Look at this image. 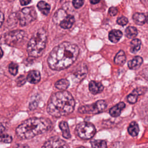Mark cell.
<instances>
[{
    "label": "cell",
    "mask_w": 148,
    "mask_h": 148,
    "mask_svg": "<svg viewBox=\"0 0 148 148\" xmlns=\"http://www.w3.org/2000/svg\"><path fill=\"white\" fill-rule=\"evenodd\" d=\"M79 53L78 46L64 42L54 47L47 58L49 67L55 71H61L70 66L77 59Z\"/></svg>",
    "instance_id": "obj_1"
},
{
    "label": "cell",
    "mask_w": 148,
    "mask_h": 148,
    "mask_svg": "<svg viewBox=\"0 0 148 148\" xmlns=\"http://www.w3.org/2000/svg\"><path fill=\"white\" fill-rule=\"evenodd\" d=\"M75 106V101L72 94L66 90L60 91L50 97L47 106V112L53 117H60L71 113Z\"/></svg>",
    "instance_id": "obj_2"
},
{
    "label": "cell",
    "mask_w": 148,
    "mask_h": 148,
    "mask_svg": "<svg viewBox=\"0 0 148 148\" xmlns=\"http://www.w3.org/2000/svg\"><path fill=\"white\" fill-rule=\"evenodd\" d=\"M52 126L51 121L48 119L32 117L23 121L16 128V134L22 139H29L49 131Z\"/></svg>",
    "instance_id": "obj_3"
},
{
    "label": "cell",
    "mask_w": 148,
    "mask_h": 148,
    "mask_svg": "<svg viewBox=\"0 0 148 148\" xmlns=\"http://www.w3.org/2000/svg\"><path fill=\"white\" fill-rule=\"evenodd\" d=\"M47 32L43 28L38 29L32 36L27 47L29 57L37 58L40 57L46 47Z\"/></svg>",
    "instance_id": "obj_4"
},
{
    "label": "cell",
    "mask_w": 148,
    "mask_h": 148,
    "mask_svg": "<svg viewBox=\"0 0 148 148\" xmlns=\"http://www.w3.org/2000/svg\"><path fill=\"white\" fill-rule=\"evenodd\" d=\"M76 131L77 135L82 139H90L96 133V128L91 123L83 121L76 125Z\"/></svg>",
    "instance_id": "obj_5"
},
{
    "label": "cell",
    "mask_w": 148,
    "mask_h": 148,
    "mask_svg": "<svg viewBox=\"0 0 148 148\" xmlns=\"http://www.w3.org/2000/svg\"><path fill=\"white\" fill-rule=\"evenodd\" d=\"M107 106L105 100H98L91 105H86L80 106L78 112L82 114H98L103 112Z\"/></svg>",
    "instance_id": "obj_6"
},
{
    "label": "cell",
    "mask_w": 148,
    "mask_h": 148,
    "mask_svg": "<svg viewBox=\"0 0 148 148\" xmlns=\"http://www.w3.org/2000/svg\"><path fill=\"white\" fill-rule=\"evenodd\" d=\"M20 24L25 26L36 18V13L32 7H27L22 9L17 14Z\"/></svg>",
    "instance_id": "obj_7"
},
{
    "label": "cell",
    "mask_w": 148,
    "mask_h": 148,
    "mask_svg": "<svg viewBox=\"0 0 148 148\" xmlns=\"http://www.w3.org/2000/svg\"><path fill=\"white\" fill-rule=\"evenodd\" d=\"M25 36V34L24 31L16 29L6 34L4 36V40L8 45L16 46L24 39Z\"/></svg>",
    "instance_id": "obj_8"
},
{
    "label": "cell",
    "mask_w": 148,
    "mask_h": 148,
    "mask_svg": "<svg viewBox=\"0 0 148 148\" xmlns=\"http://www.w3.org/2000/svg\"><path fill=\"white\" fill-rule=\"evenodd\" d=\"M66 142L57 136H53L48 139L41 148H65Z\"/></svg>",
    "instance_id": "obj_9"
},
{
    "label": "cell",
    "mask_w": 148,
    "mask_h": 148,
    "mask_svg": "<svg viewBox=\"0 0 148 148\" xmlns=\"http://www.w3.org/2000/svg\"><path fill=\"white\" fill-rule=\"evenodd\" d=\"M88 88L91 94L96 95L101 93L103 91L104 87L101 82L91 80L88 84Z\"/></svg>",
    "instance_id": "obj_10"
},
{
    "label": "cell",
    "mask_w": 148,
    "mask_h": 148,
    "mask_svg": "<svg viewBox=\"0 0 148 148\" xmlns=\"http://www.w3.org/2000/svg\"><path fill=\"white\" fill-rule=\"evenodd\" d=\"M125 107V104L123 102L118 103L109 109V114L113 117H117L121 114L122 110Z\"/></svg>",
    "instance_id": "obj_11"
},
{
    "label": "cell",
    "mask_w": 148,
    "mask_h": 148,
    "mask_svg": "<svg viewBox=\"0 0 148 148\" xmlns=\"http://www.w3.org/2000/svg\"><path fill=\"white\" fill-rule=\"evenodd\" d=\"M27 81L31 84H37L40 80V74L38 71H30L27 76Z\"/></svg>",
    "instance_id": "obj_12"
},
{
    "label": "cell",
    "mask_w": 148,
    "mask_h": 148,
    "mask_svg": "<svg viewBox=\"0 0 148 148\" xmlns=\"http://www.w3.org/2000/svg\"><path fill=\"white\" fill-rule=\"evenodd\" d=\"M143 63V58L140 56H135L128 62V66L130 69L135 70L138 69Z\"/></svg>",
    "instance_id": "obj_13"
},
{
    "label": "cell",
    "mask_w": 148,
    "mask_h": 148,
    "mask_svg": "<svg viewBox=\"0 0 148 148\" xmlns=\"http://www.w3.org/2000/svg\"><path fill=\"white\" fill-rule=\"evenodd\" d=\"M59 128L62 131V136L65 139H69L71 136L68 124L65 121H61L59 123Z\"/></svg>",
    "instance_id": "obj_14"
},
{
    "label": "cell",
    "mask_w": 148,
    "mask_h": 148,
    "mask_svg": "<svg viewBox=\"0 0 148 148\" xmlns=\"http://www.w3.org/2000/svg\"><path fill=\"white\" fill-rule=\"evenodd\" d=\"M75 21L74 17L72 15H67L60 23V25L64 29H69L73 24Z\"/></svg>",
    "instance_id": "obj_15"
},
{
    "label": "cell",
    "mask_w": 148,
    "mask_h": 148,
    "mask_svg": "<svg viewBox=\"0 0 148 148\" xmlns=\"http://www.w3.org/2000/svg\"><path fill=\"white\" fill-rule=\"evenodd\" d=\"M123 33L118 29H113L109 33V39L113 43L117 42L122 37Z\"/></svg>",
    "instance_id": "obj_16"
},
{
    "label": "cell",
    "mask_w": 148,
    "mask_h": 148,
    "mask_svg": "<svg viewBox=\"0 0 148 148\" xmlns=\"http://www.w3.org/2000/svg\"><path fill=\"white\" fill-rule=\"evenodd\" d=\"M126 61V56L123 50H120L115 56L114 62L116 64L119 65H123Z\"/></svg>",
    "instance_id": "obj_17"
},
{
    "label": "cell",
    "mask_w": 148,
    "mask_h": 148,
    "mask_svg": "<svg viewBox=\"0 0 148 148\" xmlns=\"http://www.w3.org/2000/svg\"><path fill=\"white\" fill-rule=\"evenodd\" d=\"M128 132L129 134L133 136H136L139 132V128L138 123L136 121H132L128 127Z\"/></svg>",
    "instance_id": "obj_18"
},
{
    "label": "cell",
    "mask_w": 148,
    "mask_h": 148,
    "mask_svg": "<svg viewBox=\"0 0 148 148\" xmlns=\"http://www.w3.org/2000/svg\"><path fill=\"white\" fill-rule=\"evenodd\" d=\"M132 18L134 21L138 25H143L146 22V16L143 13H135L133 15Z\"/></svg>",
    "instance_id": "obj_19"
},
{
    "label": "cell",
    "mask_w": 148,
    "mask_h": 148,
    "mask_svg": "<svg viewBox=\"0 0 148 148\" xmlns=\"http://www.w3.org/2000/svg\"><path fill=\"white\" fill-rule=\"evenodd\" d=\"M37 7L44 15H47L50 12V6L45 1H39L37 4Z\"/></svg>",
    "instance_id": "obj_20"
},
{
    "label": "cell",
    "mask_w": 148,
    "mask_h": 148,
    "mask_svg": "<svg viewBox=\"0 0 148 148\" xmlns=\"http://www.w3.org/2000/svg\"><path fill=\"white\" fill-rule=\"evenodd\" d=\"M54 85L56 88L60 90H66L69 86V82L66 79H61L57 81Z\"/></svg>",
    "instance_id": "obj_21"
},
{
    "label": "cell",
    "mask_w": 148,
    "mask_h": 148,
    "mask_svg": "<svg viewBox=\"0 0 148 148\" xmlns=\"http://www.w3.org/2000/svg\"><path fill=\"white\" fill-rule=\"evenodd\" d=\"M65 12L63 9H59L56 13H55L53 17V21L55 23L58 24L65 18V17L67 16L65 14Z\"/></svg>",
    "instance_id": "obj_22"
},
{
    "label": "cell",
    "mask_w": 148,
    "mask_h": 148,
    "mask_svg": "<svg viewBox=\"0 0 148 148\" xmlns=\"http://www.w3.org/2000/svg\"><path fill=\"white\" fill-rule=\"evenodd\" d=\"M140 46L141 41L139 39H134L130 43V51L132 53H136L140 50Z\"/></svg>",
    "instance_id": "obj_23"
},
{
    "label": "cell",
    "mask_w": 148,
    "mask_h": 148,
    "mask_svg": "<svg viewBox=\"0 0 148 148\" xmlns=\"http://www.w3.org/2000/svg\"><path fill=\"white\" fill-rule=\"evenodd\" d=\"M91 148H108L107 142L105 140L94 139L90 142Z\"/></svg>",
    "instance_id": "obj_24"
},
{
    "label": "cell",
    "mask_w": 148,
    "mask_h": 148,
    "mask_svg": "<svg viewBox=\"0 0 148 148\" xmlns=\"http://www.w3.org/2000/svg\"><path fill=\"white\" fill-rule=\"evenodd\" d=\"M87 68L86 65L83 64V66H80V68H77V70L73 72V74L77 77V78H81L83 79V77H85L86 75L87 74Z\"/></svg>",
    "instance_id": "obj_25"
},
{
    "label": "cell",
    "mask_w": 148,
    "mask_h": 148,
    "mask_svg": "<svg viewBox=\"0 0 148 148\" xmlns=\"http://www.w3.org/2000/svg\"><path fill=\"white\" fill-rule=\"evenodd\" d=\"M125 33L128 38H133L138 35V30L134 27L129 26L125 29Z\"/></svg>",
    "instance_id": "obj_26"
},
{
    "label": "cell",
    "mask_w": 148,
    "mask_h": 148,
    "mask_svg": "<svg viewBox=\"0 0 148 148\" xmlns=\"http://www.w3.org/2000/svg\"><path fill=\"white\" fill-rule=\"evenodd\" d=\"M18 66L16 63L12 62L9 64L8 69H9V73L11 75L13 76L16 75L18 72Z\"/></svg>",
    "instance_id": "obj_27"
},
{
    "label": "cell",
    "mask_w": 148,
    "mask_h": 148,
    "mask_svg": "<svg viewBox=\"0 0 148 148\" xmlns=\"http://www.w3.org/2000/svg\"><path fill=\"white\" fill-rule=\"evenodd\" d=\"M138 96H139V95L137 93H136L135 91H132V92L127 96V101L131 104H134L136 102V101L138 100Z\"/></svg>",
    "instance_id": "obj_28"
},
{
    "label": "cell",
    "mask_w": 148,
    "mask_h": 148,
    "mask_svg": "<svg viewBox=\"0 0 148 148\" xmlns=\"http://www.w3.org/2000/svg\"><path fill=\"white\" fill-rule=\"evenodd\" d=\"M1 141L5 143H9L12 141V137L5 132L1 133Z\"/></svg>",
    "instance_id": "obj_29"
},
{
    "label": "cell",
    "mask_w": 148,
    "mask_h": 148,
    "mask_svg": "<svg viewBox=\"0 0 148 148\" xmlns=\"http://www.w3.org/2000/svg\"><path fill=\"white\" fill-rule=\"evenodd\" d=\"M27 81V77H25L24 75H20L16 79V84L17 86L21 87V86L24 85Z\"/></svg>",
    "instance_id": "obj_30"
},
{
    "label": "cell",
    "mask_w": 148,
    "mask_h": 148,
    "mask_svg": "<svg viewBox=\"0 0 148 148\" xmlns=\"http://www.w3.org/2000/svg\"><path fill=\"white\" fill-rule=\"evenodd\" d=\"M128 19L127 17H124V16H121L120 17H119L117 20V23L118 24L124 26L125 25H126L128 23Z\"/></svg>",
    "instance_id": "obj_31"
},
{
    "label": "cell",
    "mask_w": 148,
    "mask_h": 148,
    "mask_svg": "<svg viewBox=\"0 0 148 148\" xmlns=\"http://www.w3.org/2000/svg\"><path fill=\"white\" fill-rule=\"evenodd\" d=\"M84 0H72V4L73 6L76 8H80L83 5Z\"/></svg>",
    "instance_id": "obj_32"
},
{
    "label": "cell",
    "mask_w": 148,
    "mask_h": 148,
    "mask_svg": "<svg viewBox=\"0 0 148 148\" xmlns=\"http://www.w3.org/2000/svg\"><path fill=\"white\" fill-rule=\"evenodd\" d=\"M38 102L37 101V100H35V101H32L29 105V109L32 110H34L35 109V108L38 106Z\"/></svg>",
    "instance_id": "obj_33"
},
{
    "label": "cell",
    "mask_w": 148,
    "mask_h": 148,
    "mask_svg": "<svg viewBox=\"0 0 148 148\" xmlns=\"http://www.w3.org/2000/svg\"><path fill=\"white\" fill-rule=\"evenodd\" d=\"M118 12V10L115 7H110L109 9V13L110 16H115Z\"/></svg>",
    "instance_id": "obj_34"
},
{
    "label": "cell",
    "mask_w": 148,
    "mask_h": 148,
    "mask_svg": "<svg viewBox=\"0 0 148 148\" xmlns=\"http://www.w3.org/2000/svg\"><path fill=\"white\" fill-rule=\"evenodd\" d=\"M31 0H20V2L21 5H27L30 3Z\"/></svg>",
    "instance_id": "obj_35"
},
{
    "label": "cell",
    "mask_w": 148,
    "mask_h": 148,
    "mask_svg": "<svg viewBox=\"0 0 148 148\" xmlns=\"http://www.w3.org/2000/svg\"><path fill=\"white\" fill-rule=\"evenodd\" d=\"M90 1L92 4H96L98 3L100 1V0H90Z\"/></svg>",
    "instance_id": "obj_36"
},
{
    "label": "cell",
    "mask_w": 148,
    "mask_h": 148,
    "mask_svg": "<svg viewBox=\"0 0 148 148\" xmlns=\"http://www.w3.org/2000/svg\"><path fill=\"white\" fill-rule=\"evenodd\" d=\"M3 21V14L1 12V25H2Z\"/></svg>",
    "instance_id": "obj_37"
},
{
    "label": "cell",
    "mask_w": 148,
    "mask_h": 148,
    "mask_svg": "<svg viewBox=\"0 0 148 148\" xmlns=\"http://www.w3.org/2000/svg\"><path fill=\"white\" fill-rule=\"evenodd\" d=\"M146 16V23H148V12L147 13Z\"/></svg>",
    "instance_id": "obj_38"
},
{
    "label": "cell",
    "mask_w": 148,
    "mask_h": 148,
    "mask_svg": "<svg viewBox=\"0 0 148 148\" xmlns=\"http://www.w3.org/2000/svg\"><path fill=\"white\" fill-rule=\"evenodd\" d=\"M144 3H148V0H142Z\"/></svg>",
    "instance_id": "obj_39"
},
{
    "label": "cell",
    "mask_w": 148,
    "mask_h": 148,
    "mask_svg": "<svg viewBox=\"0 0 148 148\" xmlns=\"http://www.w3.org/2000/svg\"><path fill=\"white\" fill-rule=\"evenodd\" d=\"M76 148H86L85 147H84V146H79V147H76Z\"/></svg>",
    "instance_id": "obj_40"
},
{
    "label": "cell",
    "mask_w": 148,
    "mask_h": 148,
    "mask_svg": "<svg viewBox=\"0 0 148 148\" xmlns=\"http://www.w3.org/2000/svg\"><path fill=\"white\" fill-rule=\"evenodd\" d=\"M1 50V57H2V56H3V51H2V49Z\"/></svg>",
    "instance_id": "obj_41"
},
{
    "label": "cell",
    "mask_w": 148,
    "mask_h": 148,
    "mask_svg": "<svg viewBox=\"0 0 148 148\" xmlns=\"http://www.w3.org/2000/svg\"><path fill=\"white\" fill-rule=\"evenodd\" d=\"M7 1H13V0H7Z\"/></svg>",
    "instance_id": "obj_42"
},
{
    "label": "cell",
    "mask_w": 148,
    "mask_h": 148,
    "mask_svg": "<svg viewBox=\"0 0 148 148\" xmlns=\"http://www.w3.org/2000/svg\"><path fill=\"white\" fill-rule=\"evenodd\" d=\"M24 148H28V147H27V146H25V147H24Z\"/></svg>",
    "instance_id": "obj_43"
}]
</instances>
